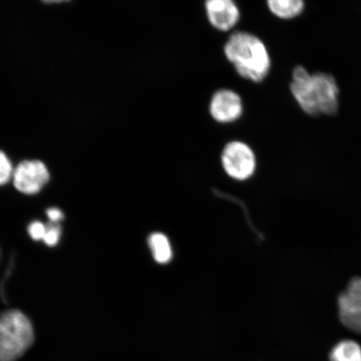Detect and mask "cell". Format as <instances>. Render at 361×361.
Masks as SVG:
<instances>
[{
    "label": "cell",
    "instance_id": "6da1fadb",
    "mask_svg": "<svg viewBox=\"0 0 361 361\" xmlns=\"http://www.w3.org/2000/svg\"><path fill=\"white\" fill-rule=\"evenodd\" d=\"M290 90L306 114L334 115L337 112L338 88L331 75H310L305 67L297 66L293 71Z\"/></svg>",
    "mask_w": 361,
    "mask_h": 361
},
{
    "label": "cell",
    "instance_id": "7a4b0ae2",
    "mask_svg": "<svg viewBox=\"0 0 361 361\" xmlns=\"http://www.w3.org/2000/svg\"><path fill=\"white\" fill-rule=\"evenodd\" d=\"M224 53L243 79L260 83L268 78L271 57L267 47L258 36L237 31L226 42Z\"/></svg>",
    "mask_w": 361,
    "mask_h": 361
},
{
    "label": "cell",
    "instance_id": "3957f363",
    "mask_svg": "<svg viewBox=\"0 0 361 361\" xmlns=\"http://www.w3.org/2000/svg\"><path fill=\"white\" fill-rule=\"evenodd\" d=\"M30 319L19 310L0 314V361H16L34 342Z\"/></svg>",
    "mask_w": 361,
    "mask_h": 361
},
{
    "label": "cell",
    "instance_id": "277c9868",
    "mask_svg": "<svg viewBox=\"0 0 361 361\" xmlns=\"http://www.w3.org/2000/svg\"><path fill=\"white\" fill-rule=\"evenodd\" d=\"M221 162L225 173L238 180L250 179L257 168L255 152L247 143L233 140L224 147Z\"/></svg>",
    "mask_w": 361,
    "mask_h": 361
},
{
    "label": "cell",
    "instance_id": "5b68a950",
    "mask_svg": "<svg viewBox=\"0 0 361 361\" xmlns=\"http://www.w3.org/2000/svg\"><path fill=\"white\" fill-rule=\"evenodd\" d=\"M49 180V173L44 162L25 160L18 164L13 171V185L18 191L33 195L42 191Z\"/></svg>",
    "mask_w": 361,
    "mask_h": 361
},
{
    "label": "cell",
    "instance_id": "8992f818",
    "mask_svg": "<svg viewBox=\"0 0 361 361\" xmlns=\"http://www.w3.org/2000/svg\"><path fill=\"white\" fill-rule=\"evenodd\" d=\"M209 109L212 118L216 123H235L243 114L242 97L231 89H220L212 96Z\"/></svg>",
    "mask_w": 361,
    "mask_h": 361
},
{
    "label": "cell",
    "instance_id": "52a82bcc",
    "mask_svg": "<svg viewBox=\"0 0 361 361\" xmlns=\"http://www.w3.org/2000/svg\"><path fill=\"white\" fill-rule=\"evenodd\" d=\"M338 303L341 322L351 331L361 334V278L352 279Z\"/></svg>",
    "mask_w": 361,
    "mask_h": 361
},
{
    "label": "cell",
    "instance_id": "ba28073f",
    "mask_svg": "<svg viewBox=\"0 0 361 361\" xmlns=\"http://www.w3.org/2000/svg\"><path fill=\"white\" fill-rule=\"evenodd\" d=\"M204 10L209 24L221 32L235 28L241 19L240 10L233 0H209Z\"/></svg>",
    "mask_w": 361,
    "mask_h": 361
},
{
    "label": "cell",
    "instance_id": "9c48e42d",
    "mask_svg": "<svg viewBox=\"0 0 361 361\" xmlns=\"http://www.w3.org/2000/svg\"><path fill=\"white\" fill-rule=\"evenodd\" d=\"M267 6L269 11L281 20L295 19L305 10L301 0H269Z\"/></svg>",
    "mask_w": 361,
    "mask_h": 361
},
{
    "label": "cell",
    "instance_id": "30bf717a",
    "mask_svg": "<svg viewBox=\"0 0 361 361\" xmlns=\"http://www.w3.org/2000/svg\"><path fill=\"white\" fill-rule=\"evenodd\" d=\"M331 361H361V347L353 341H343L334 347Z\"/></svg>",
    "mask_w": 361,
    "mask_h": 361
},
{
    "label": "cell",
    "instance_id": "8fae6325",
    "mask_svg": "<svg viewBox=\"0 0 361 361\" xmlns=\"http://www.w3.org/2000/svg\"><path fill=\"white\" fill-rule=\"evenodd\" d=\"M149 245H150L153 257L159 264H166L171 259L173 252L169 238L162 233H153L149 238Z\"/></svg>",
    "mask_w": 361,
    "mask_h": 361
},
{
    "label": "cell",
    "instance_id": "7c38bea8",
    "mask_svg": "<svg viewBox=\"0 0 361 361\" xmlns=\"http://www.w3.org/2000/svg\"><path fill=\"white\" fill-rule=\"evenodd\" d=\"M13 168L12 162L6 153L0 150V186L6 185L13 179Z\"/></svg>",
    "mask_w": 361,
    "mask_h": 361
},
{
    "label": "cell",
    "instance_id": "4fadbf2b",
    "mask_svg": "<svg viewBox=\"0 0 361 361\" xmlns=\"http://www.w3.org/2000/svg\"><path fill=\"white\" fill-rule=\"evenodd\" d=\"M61 234V226L55 224V223L47 225V232L43 239L45 245L49 247L56 246L60 241Z\"/></svg>",
    "mask_w": 361,
    "mask_h": 361
},
{
    "label": "cell",
    "instance_id": "5bb4252c",
    "mask_svg": "<svg viewBox=\"0 0 361 361\" xmlns=\"http://www.w3.org/2000/svg\"><path fill=\"white\" fill-rule=\"evenodd\" d=\"M28 232L30 236L34 239V240L39 241L43 240L45 233L47 232V226H44L42 223L33 222L29 226Z\"/></svg>",
    "mask_w": 361,
    "mask_h": 361
},
{
    "label": "cell",
    "instance_id": "9a60e30c",
    "mask_svg": "<svg viewBox=\"0 0 361 361\" xmlns=\"http://www.w3.org/2000/svg\"><path fill=\"white\" fill-rule=\"evenodd\" d=\"M47 215L52 223L59 222V221H61L64 218V215H63L62 212L58 209H48Z\"/></svg>",
    "mask_w": 361,
    "mask_h": 361
}]
</instances>
